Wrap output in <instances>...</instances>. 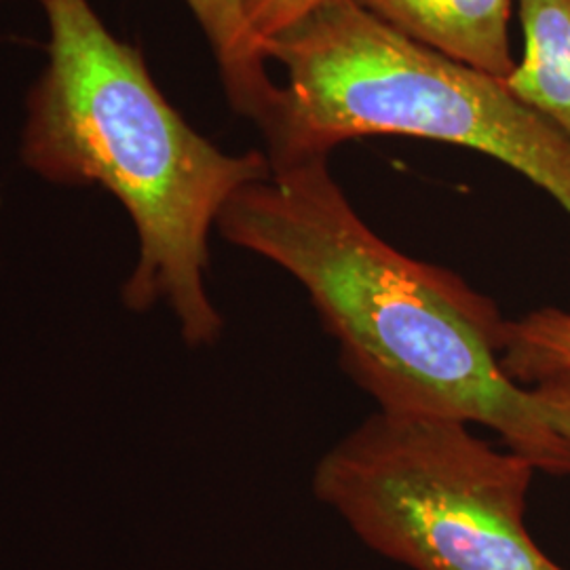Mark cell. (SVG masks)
<instances>
[{"label":"cell","mask_w":570,"mask_h":570,"mask_svg":"<svg viewBox=\"0 0 570 570\" xmlns=\"http://www.w3.org/2000/svg\"><path fill=\"white\" fill-rule=\"evenodd\" d=\"M216 228L305 287L341 366L381 412L484 425L537 471L570 475L569 440L501 364L510 320L461 275L381 239L327 157L273 165L233 195Z\"/></svg>","instance_id":"1"},{"label":"cell","mask_w":570,"mask_h":570,"mask_svg":"<svg viewBox=\"0 0 570 570\" xmlns=\"http://www.w3.org/2000/svg\"><path fill=\"white\" fill-rule=\"evenodd\" d=\"M39 2L47 63L26 98L21 161L47 183L108 190L138 235L125 306H167L186 345H216L225 317L207 292L209 233L235 193L271 176L266 153L228 155L195 131L91 0Z\"/></svg>","instance_id":"2"},{"label":"cell","mask_w":570,"mask_h":570,"mask_svg":"<svg viewBox=\"0 0 570 570\" xmlns=\"http://www.w3.org/2000/svg\"><path fill=\"white\" fill-rule=\"evenodd\" d=\"M287 72L268 164L364 136L459 144L510 165L570 214V140L505 82L410 41L355 0H327L263 45Z\"/></svg>","instance_id":"3"},{"label":"cell","mask_w":570,"mask_h":570,"mask_svg":"<svg viewBox=\"0 0 570 570\" xmlns=\"http://www.w3.org/2000/svg\"><path fill=\"white\" fill-rule=\"evenodd\" d=\"M534 465L449 416L376 410L327 450L315 497L412 570H567L530 537Z\"/></svg>","instance_id":"4"},{"label":"cell","mask_w":570,"mask_h":570,"mask_svg":"<svg viewBox=\"0 0 570 570\" xmlns=\"http://www.w3.org/2000/svg\"><path fill=\"white\" fill-rule=\"evenodd\" d=\"M374 18L440 56L508 81L513 0H355Z\"/></svg>","instance_id":"5"},{"label":"cell","mask_w":570,"mask_h":570,"mask_svg":"<svg viewBox=\"0 0 570 570\" xmlns=\"http://www.w3.org/2000/svg\"><path fill=\"white\" fill-rule=\"evenodd\" d=\"M199 21L218 61L228 102L233 110L256 122L268 136L279 121L284 87L266 72L265 49L254 37L245 0H184Z\"/></svg>","instance_id":"6"},{"label":"cell","mask_w":570,"mask_h":570,"mask_svg":"<svg viewBox=\"0 0 570 570\" xmlns=\"http://www.w3.org/2000/svg\"><path fill=\"white\" fill-rule=\"evenodd\" d=\"M524 53L505 87L570 140V0H518Z\"/></svg>","instance_id":"7"},{"label":"cell","mask_w":570,"mask_h":570,"mask_svg":"<svg viewBox=\"0 0 570 570\" xmlns=\"http://www.w3.org/2000/svg\"><path fill=\"white\" fill-rule=\"evenodd\" d=\"M501 364L522 387L556 372H570V311L541 306L511 320Z\"/></svg>","instance_id":"8"},{"label":"cell","mask_w":570,"mask_h":570,"mask_svg":"<svg viewBox=\"0 0 570 570\" xmlns=\"http://www.w3.org/2000/svg\"><path fill=\"white\" fill-rule=\"evenodd\" d=\"M327 0H245V18L254 37L265 45L298 23Z\"/></svg>","instance_id":"9"},{"label":"cell","mask_w":570,"mask_h":570,"mask_svg":"<svg viewBox=\"0 0 570 570\" xmlns=\"http://www.w3.org/2000/svg\"><path fill=\"white\" fill-rule=\"evenodd\" d=\"M551 429L570 442V372H556L530 385Z\"/></svg>","instance_id":"10"}]
</instances>
